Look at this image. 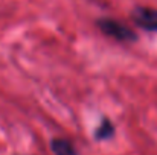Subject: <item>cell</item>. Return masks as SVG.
<instances>
[{"mask_svg":"<svg viewBox=\"0 0 157 155\" xmlns=\"http://www.w3.org/2000/svg\"><path fill=\"white\" fill-rule=\"evenodd\" d=\"M98 28L104 32L105 35H108V37H111L114 40H119V41H134L137 38L136 34L128 26H125L124 23L116 21L113 18H101V20H98Z\"/></svg>","mask_w":157,"mask_h":155,"instance_id":"1","label":"cell"},{"mask_svg":"<svg viewBox=\"0 0 157 155\" xmlns=\"http://www.w3.org/2000/svg\"><path fill=\"white\" fill-rule=\"evenodd\" d=\"M133 21L147 31H157V9L147 8V6H137L131 12Z\"/></svg>","mask_w":157,"mask_h":155,"instance_id":"2","label":"cell"},{"mask_svg":"<svg viewBox=\"0 0 157 155\" xmlns=\"http://www.w3.org/2000/svg\"><path fill=\"white\" fill-rule=\"evenodd\" d=\"M52 151L55 155H76L72 143L67 142V140H64V138H53Z\"/></svg>","mask_w":157,"mask_h":155,"instance_id":"3","label":"cell"},{"mask_svg":"<svg viewBox=\"0 0 157 155\" xmlns=\"http://www.w3.org/2000/svg\"><path fill=\"white\" fill-rule=\"evenodd\" d=\"M111 132H113L111 123H110L108 120H104V122H102V126L96 131V137H98V138H105V137H108Z\"/></svg>","mask_w":157,"mask_h":155,"instance_id":"4","label":"cell"}]
</instances>
